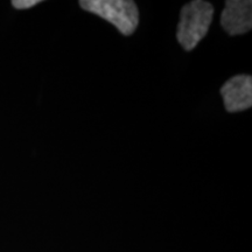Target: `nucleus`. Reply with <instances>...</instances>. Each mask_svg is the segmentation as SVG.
Segmentation results:
<instances>
[{"label": "nucleus", "instance_id": "f257e3e1", "mask_svg": "<svg viewBox=\"0 0 252 252\" xmlns=\"http://www.w3.org/2000/svg\"><path fill=\"white\" fill-rule=\"evenodd\" d=\"M214 18V6L203 0H194L181 8L176 39L187 52L193 50L207 35Z\"/></svg>", "mask_w": 252, "mask_h": 252}, {"label": "nucleus", "instance_id": "f03ea898", "mask_svg": "<svg viewBox=\"0 0 252 252\" xmlns=\"http://www.w3.org/2000/svg\"><path fill=\"white\" fill-rule=\"evenodd\" d=\"M80 6L113 25L125 36L133 34L139 24V11L132 0H81Z\"/></svg>", "mask_w": 252, "mask_h": 252}, {"label": "nucleus", "instance_id": "7ed1b4c3", "mask_svg": "<svg viewBox=\"0 0 252 252\" xmlns=\"http://www.w3.org/2000/svg\"><path fill=\"white\" fill-rule=\"evenodd\" d=\"M225 110L235 113L245 111L252 106V77L241 74L231 77L220 88Z\"/></svg>", "mask_w": 252, "mask_h": 252}, {"label": "nucleus", "instance_id": "20e7f679", "mask_svg": "<svg viewBox=\"0 0 252 252\" xmlns=\"http://www.w3.org/2000/svg\"><path fill=\"white\" fill-rule=\"evenodd\" d=\"M220 25L229 35H242L252 28V1L228 0L220 14Z\"/></svg>", "mask_w": 252, "mask_h": 252}, {"label": "nucleus", "instance_id": "39448f33", "mask_svg": "<svg viewBox=\"0 0 252 252\" xmlns=\"http://www.w3.org/2000/svg\"><path fill=\"white\" fill-rule=\"evenodd\" d=\"M40 0H13L12 5H13V7L18 9H27L40 4Z\"/></svg>", "mask_w": 252, "mask_h": 252}]
</instances>
